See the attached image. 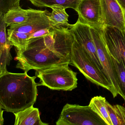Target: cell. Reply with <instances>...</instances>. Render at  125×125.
Masks as SVG:
<instances>
[{
  "label": "cell",
  "mask_w": 125,
  "mask_h": 125,
  "mask_svg": "<svg viewBox=\"0 0 125 125\" xmlns=\"http://www.w3.org/2000/svg\"><path fill=\"white\" fill-rule=\"evenodd\" d=\"M69 65L63 64L36 71V75L40 79L39 85L65 91H71L77 87V73L69 68Z\"/></svg>",
  "instance_id": "obj_4"
},
{
  "label": "cell",
  "mask_w": 125,
  "mask_h": 125,
  "mask_svg": "<svg viewBox=\"0 0 125 125\" xmlns=\"http://www.w3.org/2000/svg\"><path fill=\"white\" fill-rule=\"evenodd\" d=\"M103 28H91V31L97 50V54L104 73L115 92L118 94L119 89L110 54L103 37Z\"/></svg>",
  "instance_id": "obj_6"
},
{
  "label": "cell",
  "mask_w": 125,
  "mask_h": 125,
  "mask_svg": "<svg viewBox=\"0 0 125 125\" xmlns=\"http://www.w3.org/2000/svg\"><path fill=\"white\" fill-rule=\"evenodd\" d=\"M50 14L47 10H41L31 9L30 16L26 22L11 25L9 29L27 33L30 36L37 31L52 28L49 19Z\"/></svg>",
  "instance_id": "obj_10"
},
{
  "label": "cell",
  "mask_w": 125,
  "mask_h": 125,
  "mask_svg": "<svg viewBox=\"0 0 125 125\" xmlns=\"http://www.w3.org/2000/svg\"><path fill=\"white\" fill-rule=\"evenodd\" d=\"M124 11V19H125V10Z\"/></svg>",
  "instance_id": "obj_25"
},
{
  "label": "cell",
  "mask_w": 125,
  "mask_h": 125,
  "mask_svg": "<svg viewBox=\"0 0 125 125\" xmlns=\"http://www.w3.org/2000/svg\"><path fill=\"white\" fill-rule=\"evenodd\" d=\"M124 11L125 10V0H117Z\"/></svg>",
  "instance_id": "obj_23"
},
{
  "label": "cell",
  "mask_w": 125,
  "mask_h": 125,
  "mask_svg": "<svg viewBox=\"0 0 125 125\" xmlns=\"http://www.w3.org/2000/svg\"><path fill=\"white\" fill-rule=\"evenodd\" d=\"M33 106L13 113L15 116L14 125H49L42 121L39 109Z\"/></svg>",
  "instance_id": "obj_12"
},
{
  "label": "cell",
  "mask_w": 125,
  "mask_h": 125,
  "mask_svg": "<svg viewBox=\"0 0 125 125\" xmlns=\"http://www.w3.org/2000/svg\"><path fill=\"white\" fill-rule=\"evenodd\" d=\"M21 0H0V14H4L9 10L20 7Z\"/></svg>",
  "instance_id": "obj_21"
},
{
  "label": "cell",
  "mask_w": 125,
  "mask_h": 125,
  "mask_svg": "<svg viewBox=\"0 0 125 125\" xmlns=\"http://www.w3.org/2000/svg\"><path fill=\"white\" fill-rule=\"evenodd\" d=\"M2 108H0V111H1V116H0V125H2L3 124V118L2 117V112L3 111H2Z\"/></svg>",
  "instance_id": "obj_24"
},
{
  "label": "cell",
  "mask_w": 125,
  "mask_h": 125,
  "mask_svg": "<svg viewBox=\"0 0 125 125\" xmlns=\"http://www.w3.org/2000/svg\"><path fill=\"white\" fill-rule=\"evenodd\" d=\"M6 24L3 19V14H0V52L7 53L10 52L11 46L6 33Z\"/></svg>",
  "instance_id": "obj_20"
},
{
  "label": "cell",
  "mask_w": 125,
  "mask_h": 125,
  "mask_svg": "<svg viewBox=\"0 0 125 125\" xmlns=\"http://www.w3.org/2000/svg\"><path fill=\"white\" fill-rule=\"evenodd\" d=\"M8 39L11 46L16 47L17 52H21L26 50L30 35L19 31L11 30L8 29Z\"/></svg>",
  "instance_id": "obj_16"
},
{
  "label": "cell",
  "mask_w": 125,
  "mask_h": 125,
  "mask_svg": "<svg viewBox=\"0 0 125 125\" xmlns=\"http://www.w3.org/2000/svg\"><path fill=\"white\" fill-rule=\"evenodd\" d=\"M103 28L111 26L125 31L124 11L117 0H100Z\"/></svg>",
  "instance_id": "obj_9"
},
{
  "label": "cell",
  "mask_w": 125,
  "mask_h": 125,
  "mask_svg": "<svg viewBox=\"0 0 125 125\" xmlns=\"http://www.w3.org/2000/svg\"><path fill=\"white\" fill-rule=\"evenodd\" d=\"M36 77L25 72L21 73L7 71L0 74V107L13 113L33 106L38 96Z\"/></svg>",
  "instance_id": "obj_2"
},
{
  "label": "cell",
  "mask_w": 125,
  "mask_h": 125,
  "mask_svg": "<svg viewBox=\"0 0 125 125\" xmlns=\"http://www.w3.org/2000/svg\"><path fill=\"white\" fill-rule=\"evenodd\" d=\"M50 8L52 10L49 16L52 27L57 28H69L71 24L68 23L69 16L66 13L65 7L61 5H54Z\"/></svg>",
  "instance_id": "obj_13"
},
{
  "label": "cell",
  "mask_w": 125,
  "mask_h": 125,
  "mask_svg": "<svg viewBox=\"0 0 125 125\" xmlns=\"http://www.w3.org/2000/svg\"><path fill=\"white\" fill-rule=\"evenodd\" d=\"M57 125H107L89 106L67 104L63 106Z\"/></svg>",
  "instance_id": "obj_5"
},
{
  "label": "cell",
  "mask_w": 125,
  "mask_h": 125,
  "mask_svg": "<svg viewBox=\"0 0 125 125\" xmlns=\"http://www.w3.org/2000/svg\"><path fill=\"white\" fill-rule=\"evenodd\" d=\"M53 28L50 35L30 39L26 50L17 52V68L27 72L70 64L74 37L68 27Z\"/></svg>",
  "instance_id": "obj_1"
},
{
  "label": "cell",
  "mask_w": 125,
  "mask_h": 125,
  "mask_svg": "<svg viewBox=\"0 0 125 125\" xmlns=\"http://www.w3.org/2000/svg\"><path fill=\"white\" fill-rule=\"evenodd\" d=\"M107 107L113 125H125V107L119 104L112 105L107 102Z\"/></svg>",
  "instance_id": "obj_19"
},
{
  "label": "cell",
  "mask_w": 125,
  "mask_h": 125,
  "mask_svg": "<svg viewBox=\"0 0 125 125\" xmlns=\"http://www.w3.org/2000/svg\"><path fill=\"white\" fill-rule=\"evenodd\" d=\"M76 11L80 22L91 28H103L100 0H81Z\"/></svg>",
  "instance_id": "obj_11"
},
{
  "label": "cell",
  "mask_w": 125,
  "mask_h": 125,
  "mask_svg": "<svg viewBox=\"0 0 125 125\" xmlns=\"http://www.w3.org/2000/svg\"><path fill=\"white\" fill-rule=\"evenodd\" d=\"M31 9H24L20 6L9 10L3 14V19L7 27L26 22L30 16Z\"/></svg>",
  "instance_id": "obj_14"
},
{
  "label": "cell",
  "mask_w": 125,
  "mask_h": 125,
  "mask_svg": "<svg viewBox=\"0 0 125 125\" xmlns=\"http://www.w3.org/2000/svg\"><path fill=\"white\" fill-rule=\"evenodd\" d=\"M70 64L76 68L92 83L109 91L114 98L117 96V94L106 74L96 66L91 58L75 39L72 49Z\"/></svg>",
  "instance_id": "obj_3"
},
{
  "label": "cell",
  "mask_w": 125,
  "mask_h": 125,
  "mask_svg": "<svg viewBox=\"0 0 125 125\" xmlns=\"http://www.w3.org/2000/svg\"><path fill=\"white\" fill-rule=\"evenodd\" d=\"M107 102L104 97L97 96L92 98L89 106L105 122L107 125H113L107 110Z\"/></svg>",
  "instance_id": "obj_15"
},
{
  "label": "cell",
  "mask_w": 125,
  "mask_h": 125,
  "mask_svg": "<svg viewBox=\"0 0 125 125\" xmlns=\"http://www.w3.org/2000/svg\"><path fill=\"white\" fill-rule=\"evenodd\" d=\"M69 29L75 41L84 49L98 68L104 73L98 57L90 27L78 20L74 24H71Z\"/></svg>",
  "instance_id": "obj_7"
},
{
  "label": "cell",
  "mask_w": 125,
  "mask_h": 125,
  "mask_svg": "<svg viewBox=\"0 0 125 125\" xmlns=\"http://www.w3.org/2000/svg\"><path fill=\"white\" fill-rule=\"evenodd\" d=\"M36 7L43 8H50L54 5H60L66 9L71 8L76 10L81 0H28Z\"/></svg>",
  "instance_id": "obj_18"
},
{
  "label": "cell",
  "mask_w": 125,
  "mask_h": 125,
  "mask_svg": "<svg viewBox=\"0 0 125 125\" xmlns=\"http://www.w3.org/2000/svg\"><path fill=\"white\" fill-rule=\"evenodd\" d=\"M110 57L117 81L118 94L125 101V61L124 60L118 61Z\"/></svg>",
  "instance_id": "obj_17"
},
{
  "label": "cell",
  "mask_w": 125,
  "mask_h": 125,
  "mask_svg": "<svg viewBox=\"0 0 125 125\" xmlns=\"http://www.w3.org/2000/svg\"><path fill=\"white\" fill-rule=\"evenodd\" d=\"M53 30V28H44V29L37 31L30 35L29 40L31 39L43 38V37L47 36L52 33Z\"/></svg>",
  "instance_id": "obj_22"
},
{
  "label": "cell",
  "mask_w": 125,
  "mask_h": 125,
  "mask_svg": "<svg viewBox=\"0 0 125 125\" xmlns=\"http://www.w3.org/2000/svg\"><path fill=\"white\" fill-rule=\"evenodd\" d=\"M103 37L110 56L118 61H125V31L111 26L102 28Z\"/></svg>",
  "instance_id": "obj_8"
}]
</instances>
